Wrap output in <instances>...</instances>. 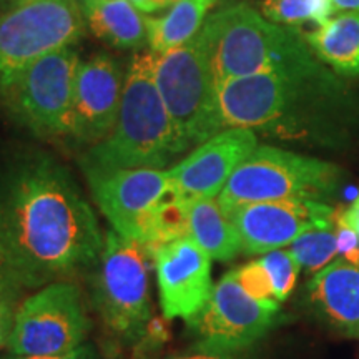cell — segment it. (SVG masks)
Masks as SVG:
<instances>
[{
	"instance_id": "cell-1",
	"label": "cell",
	"mask_w": 359,
	"mask_h": 359,
	"mask_svg": "<svg viewBox=\"0 0 359 359\" xmlns=\"http://www.w3.org/2000/svg\"><path fill=\"white\" fill-rule=\"evenodd\" d=\"M0 223L24 290L97 266L105 241L77 182L47 154L22 156L8 168L0 183Z\"/></svg>"
},
{
	"instance_id": "cell-2",
	"label": "cell",
	"mask_w": 359,
	"mask_h": 359,
	"mask_svg": "<svg viewBox=\"0 0 359 359\" xmlns=\"http://www.w3.org/2000/svg\"><path fill=\"white\" fill-rule=\"evenodd\" d=\"M346 107V87L323 62L218 85L222 130L304 135L330 123Z\"/></svg>"
},
{
	"instance_id": "cell-3",
	"label": "cell",
	"mask_w": 359,
	"mask_h": 359,
	"mask_svg": "<svg viewBox=\"0 0 359 359\" xmlns=\"http://www.w3.org/2000/svg\"><path fill=\"white\" fill-rule=\"evenodd\" d=\"M155 52L135 53L130 62L115 127L82 158L85 173L115 170H165L185 154L167 107L156 88Z\"/></svg>"
},
{
	"instance_id": "cell-4",
	"label": "cell",
	"mask_w": 359,
	"mask_h": 359,
	"mask_svg": "<svg viewBox=\"0 0 359 359\" xmlns=\"http://www.w3.org/2000/svg\"><path fill=\"white\" fill-rule=\"evenodd\" d=\"M196 37L217 85L321 62L302 32L268 20L245 2L210 13Z\"/></svg>"
},
{
	"instance_id": "cell-5",
	"label": "cell",
	"mask_w": 359,
	"mask_h": 359,
	"mask_svg": "<svg viewBox=\"0 0 359 359\" xmlns=\"http://www.w3.org/2000/svg\"><path fill=\"white\" fill-rule=\"evenodd\" d=\"M341 170L330 161L276 147H257L218 195L226 210L281 200L325 201L338 188Z\"/></svg>"
},
{
	"instance_id": "cell-6",
	"label": "cell",
	"mask_w": 359,
	"mask_h": 359,
	"mask_svg": "<svg viewBox=\"0 0 359 359\" xmlns=\"http://www.w3.org/2000/svg\"><path fill=\"white\" fill-rule=\"evenodd\" d=\"M155 83L188 150L222 132L218 85L198 37L173 50L155 53Z\"/></svg>"
},
{
	"instance_id": "cell-7",
	"label": "cell",
	"mask_w": 359,
	"mask_h": 359,
	"mask_svg": "<svg viewBox=\"0 0 359 359\" xmlns=\"http://www.w3.org/2000/svg\"><path fill=\"white\" fill-rule=\"evenodd\" d=\"M77 0H32L0 13V98L24 72L83 37Z\"/></svg>"
},
{
	"instance_id": "cell-8",
	"label": "cell",
	"mask_w": 359,
	"mask_h": 359,
	"mask_svg": "<svg viewBox=\"0 0 359 359\" xmlns=\"http://www.w3.org/2000/svg\"><path fill=\"white\" fill-rule=\"evenodd\" d=\"M148 253L140 241L115 230L105 233L97 263L93 299L105 325L115 334L135 341L150 325V276Z\"/></svg>"
},
{
	"instance_id": "cell-9",
	"label": "cell",
	"mask_w": 359,
	"mask_h": 359,
	"mask_svg": "<svg viewBox=\"0 0 359 359\" xmlns=\"http://www.w3.org/2000/svg\"><path fill=\"white\" fill-rule=\"evenodd\" d=\"M88 331L82 291L72 281H55L19 304L8 349L13 356L67 353L83 344Z\"/></svg>"
},
{
	"instance_id": "cell-10",
	"label": "cell",
	"mask_w": 359,
	"mask_h": 359,
	"mask_svg": "<svg viewBox=\"0 0 359 359\" xmlns=\"http://www.w3.org/2000/svg\"><path fill=\"white\" fill-rule=\"evenodd\" d=\"M79 65L74 48H58L29 67L0 102L34 133L65 137Z\"/></svg>"
},
{
	"instance_id": "cell-11",
	"label": "cell",
	"mask_w": 359,
	"mask_h": 359,
	"mask_svg": "<svg viewBox=\"0 0 359 359\" xmlns=\"http://www.w3.org/2000/svg\"><path fill=\"white\" fill-rule=\"evenodd\" d=\"M278 313L280 303L250 296L230 271L213 286L208 303L187 325L198 344L250 349L275 326Z\"/></svg>"
},
{
	"instance_id": "cell-12",
	"label": "cell",
	"mask_w": 359,
	"mask_h": 359,
	"mask_svg": "<svg viewBox=\"0 0 359 359\" xmlns=\"http://www.w3.org/2000/svg\"><path fill=\"white\" fill-rule=\"evenodd\" d=\"M125 74L107 53L80 62L67 135L83 145H97L111 133L122 103Z\"/></svg>"
},
{
	"instance_id": "cell-13",
	"label": "cell",
	"mask_w": 359,
	"mask_h": 359,
	"mask_svg": "<svg viewBox=\"0 0 359 359\" xmlns=\"http://www.w3.org/2000/svg\"><path fill=\"white\" fill-rule=\"evenodd\" d=\"M257 147L253 130H222L167 170L170 187L185 200L218 198L235 170Z\"/></svg>"
},
{
	"instance_id": "cell-14",
	"label": "cell",
	"mask_w": 359,
	"mask_h": 359,
	"mask_svg": "<svg viewBox=\"0 0 359 359\" xmlns=\"http://www.w3.org/2000/svg\"><path fill=\"white\" fill-rule=\"evenodd\" d=\"M334 210L325 201H259L226 210L246 255H262L290 246L318 223L333 218Z\"/></svg>"
},
{
	"instance_id": "cell-15",
	"label": "cell",
	"mask_w": 359,
	"mask_h": 359,
	"mask_svg": "<svg viewBox=\"0 0 359 359\" xmlns=\"http://www.w3.org/2000/svg\"><path fill=\"white\" fill-rule=\"evenodd\" d=\"M151 259L163 316L190 321L212 296V258L191 238H182L156 250Z\"/></svg>"
},
{
	"instance_id": "cell-16",
	"label": "cell",
	"mask_w": 359,
	"mask_h": 359,
	"mask_svg": "<svg viewBox=\"0 0 359 359\" xmlns=\"http://www.w3.org/2000/svg\"><path fill=\"white\" fill-rule=\"evenodd\" d=\"M90 191L111 230L138 241L145 217L170 191L167 170L132 168L85 173Z\"/></svg>"
},
{
	"instance_id": "cell-17",
	"label": "cell",
	"mask_w": 359,
	"mask_h": 359,
	"mask_svg": "<svg viewBox=\"0 0 359 359\" xmlns=\"http://www.w3.org/2000/svg\"><path fill=\"white\" fill-rule=\"evenodd\" d=\"M308 293L331 326L359 334V266L346 259L330 263L309 281Z\"/></svg>"
},
{
	"instance_id": "cell-18",
	"label": "cell",
	"mask_w": 359,
	"mask_h": 359,
	"mask_svg": "<svg viewBox=\"0 0 359 359\" xmlns=\"http://www.w3.org/2000/svg\"><path fill=\"white\" fill-rule=\"evenodd\" d=\"M85 24L97 39L116 48L147 43V19L130 0H77Z\"/></svg>"
},
{
	"instance_id": "cell-19",
	"label": "cell",
	"mask_w": 359,
	"mask_h": 359,
	"mask_svg": "<svg viewBox=\"0 0 359 359\" xmlns=\"http://www.w3.org/2000/svg\"><path fill=\"white\" fill-rule=\"evenodd\" d=\"M314 55L341 77H359V12L334 13L303 34Z\"/></svg>"
},
{
	"instance_id": "cell-20",
	"label": "cell",
	"mask_w": 359,
	"mask_h": 359,
	"mask_svg": "<svg viewBox=\"0 0 359 359\" xmlns=\"http://www.w3.org/2000/svg\"><path fill=\"white\" fill-rule=\"evenodd\" d=\"M188 238L218 262H230L241 251L235 224L218 203V198L190 200Z\"/></svg>"
},
{
	"instance_id": "cell-21",
	"label": "cell",
	"mask_w": 359,
	"mask_h": 359,
	"mask_svg": "<svg viewBox=\"0 0 359 359\" xmlns=\"http://www.w3.org/2000/svg\"><path fill=\"white\" fill-rule=\"evenodd\" d=\"M219 0H178L161 17H147V43L150 50L163 53L190 42Z\"/></svg>"
},
{
	"instance_id": "cell-22",
	"label": "cell",
	"mask_w": 359,
	"mask_h": 359,
	"mask_svg": "<svg viewBox=\"0 0 359 359\" xmlns=\"http://www.w3.org/2000/svg\"><path fill=\"white\" fill-rule=\"evenodd\" d=\"M188 206L190 200L182 198L170 188L167 195L148 212L138 236L148 257H154L161 246L188 238Z\"/></svg>"
},
{
	"instance_id": "cell-23",
	"label": "cell",
	"mask_w": 359,
	"mask_h": 359,
	"mask_svg": "<svg viewBox=\"0 0 359 359\" xmlns=\"http://www.w3.org/2000/svg\"><path fill=\"white\" fill-rule=\"evenodd\" d=\"M290 253L293 255L299 266L309 273H318L333 262L338 255V241H336L334 219L318 223L299 235L290 245Z\"/></svg>"
},
{
	"instance_id": "cell-24",
	"label": "cell",
	"mask_w": 359,
	"mask_h": 359,
	"mask_svg": "<svg viewBox=\"0 0 359 359\" xmlns=\"http://www.w3.org/2000/svg\"><path fill=\"white\" fill-rule=\"evenodd\" d=\"M262 13L278 25L296 29L304 24L323 25L334 15L336 8L331 0H263Z\"/></svg>"
},
{
	"instance_id": "cell-25",
	"label": "cell",
	"mask_w": 359,
	"mask_h": 359,
	"mask_svg": "<svg viewBox=\"0 0 359 359\" xmlns=\"http://www.w3.org/2000/svg\"><path fill=\"white\" fill-rule=\"evenodd\" d=\"M259 262L266 268L269 280L273 283L276 302H285L294 290L296 280L299 275V263L296 262L290 250H275L269 251L264 257L259 258Z\"/></svg>"
},
{
	"instance_id": "cell-26",
	"label": "cell",
	"mask_w": 359,
	"mask_h": 359,
	"mask_svg": "<svg viewBox=\"0 0 359 359\" xmlns=\"http://www.w3.org/2000/svg\"><path fill=\"white\" fill-rule=\"evenodd\" d=\"M233 276L236 278L238 285L253 298L259 299V302H276L273 283L269 280L266 268L263 266L259 259L233 269Z\"/></svg>"
},
{
	"instance_id": "cell-27",
	"label": "cell",
	"mask_w": 359,
	"mask_h": 359,
	"mask_svg": "<svg viewBox=\"0 0 359 359\" xmlns=\"http://www.w3.org/2000/svg\"><path fill=\"white\" fill-rule=\"evenodd\" d=\"M334 231L338 241V253L348 263L359 266V235L344 218V210H334Z\"/></svg>"
},
{
	"instance_id": "cell-28",
	"label": "cell",
	"mask_w": 359,
	"mask_h": 359,
	"mask_svg": "<svg viewBox=\"0 0 359 359\" xmlns=\"http://www.w3.org/2000/svg\"><path fill=\"white\" fill-rule=\"evenodd\" d=\"M24 286L20 285L19 278L13 271L11 257H8V250L6 245V238H4L2 223H0V296L2 294H13L20 296Z\"/></svg>"
},
{
	"instance_id": "cell-29",
	"label": "cell",
	"mask_w": 359,
	"mask_h": 359,
	"mask_svg": "<svg viewBox=\"0 0 359 359\" xmlns=\"http://www.w3.org/2000/svg\"><path fill=\"white\" fill-rule=\"evenodd\" d=\"M168 359H253L250 356L248 349H224L215 348L208 344H195V348L188 349L185 353L175 354Z\"/></svg>"
},
{
	"instance_id": "cell-30",
	"label": "cell",
	"mask_w": 359,
	"mask_h": 359,
	"mask_svg": "<svg viewBox=\"0 0 359 359\" xmlns=\"http://www.w3.org/2000/svg\"><path fill=\"white\" fill-rule=\"evenodd\" d=\"M17 308H19V296H0V349L4 346H8L13 323H15Z\"/></svg>"
},
{
	"instance_id": "cell-31",
	"label": "cell",
	"mask_w": 359,
	"mask_h": 359,
	"mask_svg": "<svg viewBox=\"0 0 359 359\" xmlns=\"http://www.w3.org/2000/svg\"><path fill=\"white\" fill-rule=\"evenodd\" d=\"M7 359H98L97 349L93 348V344L83 343L79 348L70 349L67 353H58V354H45V356H12Z\"/></svg>"
},
{
	"instance_id": "cell-32",
	"label": "cell",
	"mask_w": 359,
	"mask_h": 359,
	"mask_svg": "<svg viewBox=\"0 0 359 359\" xmlns=\"http://www.w3.org/2000/svg\"><path fill=\"white\" fill-rule=\"evenodd\" d=\"M133 4L135 8H138L142 13H154L165 11V8H170L178 0H130Z\"/></svg>"
},
{
	"instance_id": "cell-33",
	"label": "cell",
	"mask_w": 359,
	"mask_h": 359,
	"mask_svg": "<svg viewBox=\"0 0 359 359\" xmlns=\"http://www.w3.org/2000/svg\"><path fill=\"white\" fill-rule=\"evenodd\" d=\"M344 218H346V222L351 224L353 230L359 235V195L353 201V205L348 210H344Z\"/></svg>"
},
{
	"instance_id": "cell-34",
	"label": "cell",
	"mask_w": 359,
	"mask_h": 359,
	"mask_svg": "<svg viewBox=\"0 0 359 359\" xmlns=\"http://www.w3.org/2000/svg\"><path fill=\"white\" fill-rule=\"evenodd\" d=\"M336 12H359V0H331Z\"/></svg>"
},
{
	"instance_id": "cell-35",
	"label": "cell",
	"mask_w": 359,
	"mask_h": 359,
	"mask_svg": "<svg viewBox=\"0 0 359 359\" xmlns=\"http://www.w3.org/2000/svg\"><path fill=\"white\" fill-rule=\"evenodd\" d=\"M25 2H32V0H17V4H25Z\"/></svg>"
}]
</instances>
